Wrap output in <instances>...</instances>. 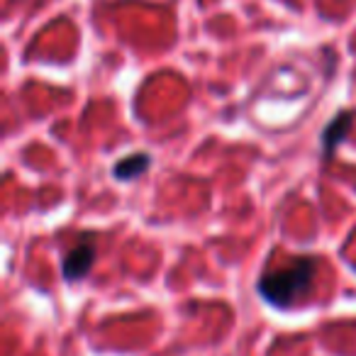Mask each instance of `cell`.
Here are the masks:
<instances>
[{
  "label": "cell",
  "instance_id": "obj_1",
  "mask_svg": "<svg viewBox=\"0 0 356 356\" xmlns=\"http://www.w3.org/2000/svg\"><path fill=\"white\" fill-rule=\"evenodd\" d=\"M312 276H315V259L300 257L278 271L264 273L259 278V296L273 307H291L302 293L307 291Z\"/></svg>",
  "mask_w": 356,
  "mask_h": 356
},
{
  "label": "cell",
  "instance_id": "obj_2",
  "mask_svg": "<svg viewBox=\"0 0 356 356\" xmlns=\"http://www.w3.org/2000/svg\"><path fill=\"white\" fill-rule=\"evenodd\" d=\"M93 264H95L93 234H86V237L64 257V261H61V276L69 283L83 281L90 273V268H93Z\"/></svg>",
  "mask_w": 356,
  "mask_h": 356
},
{
  "label": "cell",
  "instance_id": "obj_3",
  "mask_svg": "<svg viewBox=\"0 0 356 356\" xmlns=\"http://www.w3.org/2000/svg\"><path fill=\"white\" fill-rule=\"evenodd\" d=\"M351 122H354V113H346V110H341L337 118H332L330 122L325 124V129H322V156L325 159H332L337 152V147H339L341 142L346 139V134H349V127Z\"/></svg>",
  "mask_w": 356,
  "mask_h": 356
},
{
  "label": "cell",
  "instance_id": "obj_4",
  "mask_svg": "<svg viewBox=\"0 0 356 356\" xmlns=\"http://www.w3.org/2000/svg\"><path fill=\"white\" fill-rule=\"evenodd\" d=\"M149 166H152V156H149V154H144V152H137V154H129V156L120 159V161H115L110 171H113L115 181L129 184V181L139 178L142 173H147Z\"/></svg>",
  "mask_w": 356,
  "mask_h": 356
}]
</instances>
